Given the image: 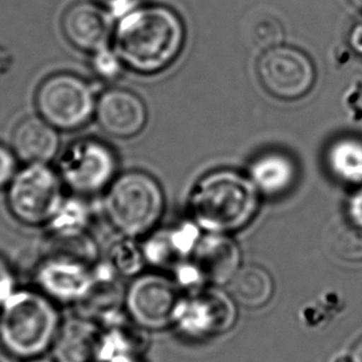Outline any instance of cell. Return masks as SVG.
Instances as JSON below:
<instances>
[{
	"instance_id": "52a82bcc",
	"label": "cell",
	"mask_w": 362,
	"mask_h": 362,
	"mask_svg": "<svg viewBox=\"0 0 362 362\" xmlns=\"http://www.w3.org/2000/svg\"><path fill=\"white\" fill-rule=\"evenodd\" d=\"M36 109L41 118L62 132L84 127L95 114V95L92 86L72 74H56L40 84Z\"/></svg>"
},
{
	"instance_id": "603a6c76",
	"label": "cell",
	"mask_w": 362,
	"mask_h": 362,
	"mask_svg": "<svg viewBox=\"0 0 362 362\" xmlns=\"http://www.w3.org/2000/svg\"><path fill=\"white\" fill-rule=\"evenodd\" d=\"M329 247L339 259L358 262L362 261V229L348 219L335 221L330 226Z\"/></svg>"
},
{
	"instance_id": "8fae6325",
	"label": "cell",
	"mask_w": 362,
	"mask_h": 362,
	"mask_svg": "<svg viewBox=\"0 0 362 362\" xmlns=\"http://www.w3.org/2000/svg\"><path fill=\"white\" fill-rule=\"evenodd\" d=\"M35 281L51 300L78 304L93 284V269L87 259L62 251L40 262Z\"/></svg>"
},
{
	"instance_id": "ba28073f",
	"label": "cell",
	"mask_w": 362,
	"mask_h": 362,
	"mask_svg": "<svg viewBox=\"0 0 362 362\" xmlns=\"http://www.w3.org/2000/svg\"><path fill=\"white\" fill-rule=\"evenodd\" d=\"M117 172L113 150L97 139L84 137L69 144L59 162V175L71 191L89 196L110 186Z\"/></svg>"
},
{
	"instance_id": "e0dca14e",
	"label": "cell",
	"mask_w": 362,
	"mask_h": 362,
	"mask_svg": "<svg viewBox=\"0 0 362 362\" xmlns=\"http://www.w3.org/2000/svg\"><path fill=\"white\" fill-rule=\"evenodd\" d=\"M201 235V229L192 221L171 230L160 231L142 245L145 261L155 267L175 269L189 257Z\"/></svg>"
},
{
	"instance_id": "d6986e66",
	"label": "cell",
	"mask_w": 362,
	"mask_h": 362,
	"mask_svg": "<svg viewBox=\"0 0 362 362\" xmlns=\"http://www.w3.org/2000/svg\"><path fill=\"white\" fill-rule=\"evenodd\" d=\"M246 175L259 194L279 197L293 187L297 178V166L284 152H262L250 162Z\"/></svg>"
},
{
	"instance_id": "484cf974",
	"label": "cell",
	"mask_w": 362,
	"mask_h": 362,
	"mask_svg": "<svg viewBox=\"0 0 362 362\" xmlns=\"http://www.w3.org/2000/svg\"><path fill=\"white\" fill-rule=\"evenodd\" d=\"M122 67L125 66L122 64V59L114 49L105 47L94 52L92 56V69L94 74L99 76L100 78L108 79V81L117 78L122 74Z\"/></svg>"
},
{
	"instance_id": "2e32d148",
	"label": "cell",
	"mask_w": 362,
	"mask_h": 362,
	"mask_svg": "<svg viewBox=\"0 0 362 362\" xmlns=\"http://www.w3.org/2000/svg\"><path fill=\"white\" fill-rule=\"evenodd\" d=\"M10 148L26 165L49 163L59 153V130L40 115L23 119L13 130Z\"/></svg>"
},
{
	"instance_id": "8992f818",
	"label": "cell",
	"mask_w": 362,
	"mask_h": 362,
	"mask_svg": "<svg viewBox=\"0 0 362 362\" xmlns=\"http://www.w3.org/2000/svg\"><path fill=\"white\" fill-rule=\"evenodd\" d=\"M64 182L47 163H31L16 172L6 193L9 211L25 226L47 224L59 204Z\"/></svg>"
},
{
	"instance_id": "83f0119b",
	"label": "cell",
	"mask_w": 362,
	"mask_h": 362,
	"mask_svg": "<svg viewBox=\"0 0 362 362\" xmlns=\"http://www.w3.org/2000/svg\"><path fill=\"white\" fill-rule=\"evenodd\" d=\"M18 291L16 277L9 262L0 256V308Z\"/></svg>"
},
{
	"instance_id": "f546056e",
	"label": "cell",
	"mask_w": 362,
	"mask_h": 362,
	"mask_svg": "<svg viewBox=\"0 0 362 362\" xmlns=\"http://www.w3.org/2000/svg\"><path fill=\"white\" fill-rule=\"evenodd\" d=\"M346 219L362 229V187L349 198Z\"/></svg>"
},
{
	"instance_id": "f1b7e54d",
	"label": "cell",
	"mask_w": 362,
	"mask_h": 362,
	"mask_svg": "<svg viewBox=\"0 0 362 362\" xmlns=\"http://www.w3.org/2000/svg\"><path fill=\"white\" fill-rule=\"evenodd\" d=\"M93 1L102 5L110 14L113 15V18H118V19L137 6L136 0H93Z\"/></svg>"
},
{
	"instance_id": "ac0fdd59",
	"label": "cell",
	"mask_w": 362,
	"mask_h": 362,
	"mask_svg": "<svg viewBox=\"0 0 362 362\" xmlns=\"http://www.w3.org/2000/svg\"><path fill=\"white\" fill-rule=\"evenodd\" d=\"M102 328L100 362H127L140 360L150 346L148 330L124 317Z\"/></svg>"
},
{
	"instance_id": "3957f363",
	"label": "cell",
	"mask_w": 362,
	"mask_h": 362,
	"mask_svg": "<svg viewBox=\"0 0 362 362\" xmlns=\"http://www.w3.org/2000/svg\"><path fill=\"white\" fill-rule=\"evenodd\" d=\"M61 318L54 300L40 291H16L0 308V345L20 360L52 349Z\"/></svg>"
},
{
	"instance_id": "9a60e30c",
	"label": "cell",
	"mask_w": 362,
	"mask_h": 362,
	"mask_svg": "<svg viewBox=\"0 0 362 362\" xmlns=\"http://www.w3.org/2000/svg\"><path fill=\"white\" fill-rule=\"evenodd\" d=\"M102 328L83 317L64 320L52 345L56 362H100Z\"/></svg>"
},
{
	"instance_id": "7c38bea8",
	"label": "cell",
	"mask_w": 362,
	"mask_h": 362,
	"mask_svg": "<svg viewBox=\"0 0 362 362\" xmlns=\"http://www.w3.org/2000/svg\"><path fill=\"white\" fill-rule=\"evenodd\" d=\"M62 30L66 39L74 47L94 54L109 47L113 41V15L102 5L81 1L71 5L62 18Z\"/></svg>"
},
{
	"instance_id": "5b68a950",
	"label": "cell",
	"mask_w": 362,
	"mask_h": 362,
	"mask_svg": "<svg viewBox=\"0 0 362 362\" xmlns=\"http://www.w3.org/2000/svg\"><path fill=\"white\" fill-rule=\"evenodd\" d=\"M235 300L216 286H206L182 294L172 327L183 338L206 341L228 333L238 320Z\"/></svg>"
},
{
	"instance_id": "cb8c5ba5",
	"label": "cell",
	"mask_w": 362,
	"mask_h": 362,
	"mask_svg": "<svg viewBox=\"0 0 362 362\" xmlns=\"http://www.w3.org/2000/svg\"><path fill=\"white\" fill-rule=\"evenodd\" d=\"M109 264L118 274L135 276L141 272L144 264H146L142 247L132 238H125L114 245L110 251Z\"/></svg>"
},
{
	"instance_id": "277c9868",
	"label": "cell",
	"mask_w": 362,
	"mask_h": 362,
	"mask_svg": "<svg viewBox=\"0 0 362 362\" xmlns=\"http://www.w3.org/2000/svg\"><path fill=\"white\" fill-rule=\"evenodd\" d=\"M104 209L110 224L124 238L148 234L161 219L165 194L155 177L144 171H127L108 187Z\"/></svg>"
},
{
	"instance_id": "d4e9b609",
	"label": "cell",
	"mask_w": 362,
	"mask_h": 362,
	"mask_svg": "<svg viewBox=\"0 0 362 362\" xmlns=\"http://www.w3.org/2000/svg\"><path fill=\"white\" fill-rule=\"evenodd\" d=\"M252 40L259 49H269L284 44V29L279 20L266 16L259 20L252 29Z\"/></svg>"
},
{
	"instance_id": "e575fe53",
	"label": "cell",
	"mask_w": 362,
	"mask_h": 362,
	"mask_svg": "<svg viewBox=\"0 0 362 362\" xmlns=\"http://www.w3.org/2000/svg\"><path fill=\"white\" fill-rule=\"evenodd\" d=\"M334 362H351V358H348V356H339V358L334 360Z\"/></svg>"
},
{
	"instance_id": "ffe728a7",
	"label": "cell",
	"mask_w": 362,
	"mask_h": 362,
	"mask_svg": "<svg viewBox=\"0 0 362 362\" xmlns=\"http://www.w3.org/2000/svg\"><path fill=\"white\" fill-rule=\"evenodd\" d=\"M229 293L244 308L259 309L269 303L274 293V282L267 269L259 264H245L228 284Z\"/></svg>"
},
{
	"instance_id": "1f68e13d",
	"label": "cell",
	"mask_w": 362,
	"mask_h": 362,
	"mask_svg": "<svg viewBox=\"0 0 362 362\" xmlns=\"http://www.w3.org/2000/svg\"><path fill=\"white\" fill-rule=\"evenodd\" d=\"M350 358L351 362H362V339H360L358 344L354 346Z\"/></svg>"
},
{
	"instance_id": "4dcf8cb0",
	"label": "cell",
	"mask_w": 362,
	"mask_h": 362,
	"mask_svg": "<svg viewBox=\"0 0 362 362\" xmlns=\"http://www.w3.org/2000/svg\"><path fill=\"white\" fill-rule=\"evenodd\" d=\"M348 44L354 54L362 59V19L351 25L349 30Z\"/></svg>"
},
{
	"instance_id": "6da1fadb",
	"label": "cell",
	"mask_w": 362,
	"mask_h": 362,
	"mask_svg": "<svg viewBox=\"0 0 362 362\" xmlns=\"http://www.w3.org/2000/svg\"><path fill=\"white\" fill-rule=\"evenodd\" d=\"M186 28L181 16L165 5H145L119 19L113 35L115 52L134 72L155 74L181 54Z\"/></svg>"
},
{
	"instance_id": "44dd1931",
	"label": "cell",
	"mask_w": 362,
	"mask_h": 362,
	"mask_svg": "<svg viewBox=\"0 0 362 362\" xmlns=\"http://www.w3.org/2000/svg\"><path fill=\"white\" fill-rule=\"evenodd\" d=\"M329 171L346 185H362V141L344 136L330 144L325 155Z\"/></svg>"
},
{
	"instance_id": "836d02e7",
	"label": "cell",
	"mask_w": 362,
	"mask_h": 362,
	"mask_svg": "<svg viewBox=\"0 0 362 362\" xmlns=\"http://www.w3.org/2000/svg\"><path fill=\"white\" fill-rule=\"evenodd\" d=\"M348 1L353 5L354 8L362 11V0H348Z\"/></svg>"
},
{
	"instance_id": "30bf717a",
	"label": "cell",
	"mask_w": 362,
	"mask_h": 362,
	"mask_svg": "<svg viewBox=\"0 0 362 362\" xmlns=\"http://www.w3.org/2000/svg\"><path fill=\"white\" fill-rule=\"evenodd\" d=\"M181 289L163 274H145L132 281L125 292V308L134 323L146 330L172 327Z\"/></svg>"
},
{
	"instance_id": "7a4b0ae2",
	"label": "cell",
	"mask_w": 362,
	"mask_h": 362,
	"mask_svg": "<svg viewBox=\"0 0 362 362\" xmlns=\"http://www.w3.org/2000/svg\"><path fill=\"white\" fill-rule=\"evenodd\" d=\"M259 196L247 175L229 168L214 170L192 188L188 213L201 230L230 235L252 221Z\"/></svg>"
},
{
	"instance_id": "4316f807",
	"label": "cell",
	"mask_w": 362,
	"mask_h": 362,
	"mask_svg": "<svg viewBox=\"0 0 362 362\" xmlns=\"http://www.w3.org/2000/svg\"><path fill=\"white\" fill-rule=\"evenodd\" d=\"M18 171V158L13 150L0 145V189L8 188Z\"/></svg>"
},
{
	"instance_id": "9c48e42d",
	"label": "cell",
	"mask_w": 362,
	"mask_h": 362,
	"mask_svg": "<svg viewBox=\"0 0 362 362\" xmlns=\"http://www.w3.org/2000/svg\"><path fill=\"white\" fill-rule=\"evenodd\" d=\"M257 76L261 86L274 98L297 100L312 90L317 72L308 54L282 44L264 49L257 62Z\"/></svg>"
},
{
	"instance_id": "5bb4252c",
	"label": "cell",
	"mask_w": 362,
	"mask_h": 362,
	"mask_svg": "<svg viewBox=\"0 0 362 362\" xmlns=\"http://www.w3.org/2000/svg\"><path fill=\"white\" fill-rule=\"evenodd\" d=\"M99 127L110 136L129 139L147 124L146 105L137 94L122 88L105 90L95 105Z\"/></svg>"
},
{
	"instance_id": "4fadbf2b",
	"label": "cell",
	"mask_w": 362,
	"mask_h": 362,
	"mask_svg": "<svg viewBox=\"0 0 362 362\" xmlns=\"http://www.w3.org/2000/svg\"><path fill=\"white\" fill-rule=\"evenodd\" d=\"M187 261L201 274L206 286H224L241 267V251L226 234L206 233L197 241Z\"/></svg>"
},
{
	"instance_id": "d6a6232c",
	"label": "cell",
	"mask_w": 362,
	"mask_h": 362,
	"mask_svg": "<svg viewBox=\"0 0 362 362\" xmlns=\"http://www.w3.org/2000/svg\"><path fill=\"white\" fill-rule=\"evenodd\" d=\"M23 362H56V361H54V360H49V358H42V356H39V358H28V360H23Z\"/></svg>"
},
{
	"instance_id": "7402d4cb",
	"label": "cell",
	"mask_w": 362,
	"mask_h": 362,
	"mask_svg": "<svg viewBox=\"0 0 362 362\" xmlns=\"http://www.w3.org/2000/svg\"><path fill=\"white\" fill-rule=\"evenodd\" d=\"M89 223V211L79 199H64L47 223L57 239H71L83 235Z\"/></svg>"
},
{
	"instance_id": "d590c367",
	"label": "cell",
	"mask_w": 362,
	"mask_h": 362,
	"mask_svg": "<svg viewBox=\"0 0 362 362\" xmlns=\"http://www.w3.org/2000/svg\"><path fill=\"white\" fill-rule=\"evenodd\" d=\"M127 362H144V361H142V358H140V360H134V361H127Z\"/></svg>"
}]
</instances>
